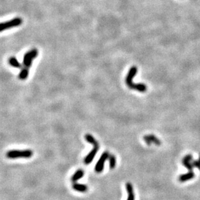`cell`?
<instances>
[{
  "mask_svg": "<svg viewBox=\"0 0 200 200\" xmlns=\"http://www.w3.org/2000/svg\"><path fill=\"white\" fill-rule=\"evenodd\" d=\"M28 75H29V69L24 68L23 67L19 74V79L20 80H24L25 79H27V78L28 77Z\"/></svg>",
  "mask_w": 200,
  "mask_h": 200,
  "instance_id": "obj_15",
  "label": "cell"
},
{
  "mask_svg": "<svg viewBox=\"0 0 200 200\" xmlns=\"http://www.w3.org/2000/svg\"><path fill=\"white\" fill-rule=\"evenodd\" d=\"M199 161L200 162V155H199Z\"/></svg>",
  "mask_w": 200,
  "mask_h": 200,
  "instance_id": "obj_18",
  "label": "cell"
},
{
  "mask_svg": "<svg viewBox=\"0 0 200 200\" xmlns=\"http://www.w3.org/2000/svg\"><path fill=\"white\" fill-rule=\"evenodd\" d=\"M73 188L75 191L80 192H85L88 191V187L84 184L74 183L73 184Z\"/></svg>",
  "mask_w": 200,
  "mask_h": 200,
  "instance_id": "obj_11",
  "label": "cell"
},
{
  "mask_svg": "<svg viewBox=\"0 0 200 200\" xmlns=\"http://www.w3.org/2000/svg\"><path fill=\"white\" fill-rule=\"evenodd\" d=\"M126 191L128 194L127 200H135V194L133 193V186L130 183H128L126 184Z\"/></svg>",
  "mask_w": 200,
  "mask_h": 200,
  "instance_id": "obj_10",
  "label": "cell"
},
{
  "mask_svg": "<svg viewBox=\"0 0 200 200\" xmlns=\"http://www.w3.org/2000/svg\"><path fill=\"white\" fill-rule=\"evenodd\" d=\"M193 161V157L191 154H188L184 156L182 160L183 165L189 171H192L194 166L191 161Z\"/></svg>",
  "mask_w": 200,
  "mask_h": 200,
  "instance_id": "obj_7",
  "label": "cell"
},
{
  "mask_svg": "<svg viewBox=\"0 0 200 200\" xmlns=\"http://www.w3.org/2000/svg\"><path fill=\"white\" fill-rule=\"evenodd\" d=\"M192 165L194 166V167H196L197 168H198L199 170H200V162L197 160H193L192 161Z\"/></svg>",
  "mask_w": 200,
  "mask_h": 200,
  "instance_id": "obj_17",
  "label": "cell"
},
{
  "mask_svg": "<svg viewBox=\"0 0 200 200\" xmlns=\"http://www.w3.org/2000/svg\"><path fill=\"white\" fill-rule=\"evenodd\" d=\"M109 161H110V167L111 169L114 168L116 165V158L114 155H110L109 156Z\"/></svg>",
  "mask_w": 200,
  "mask_h": 200,
  "instance_id": "obj_16",
  "label": "cell"
},
{
  "mask_svg": "<svg viewBox=\"0 0 200 200\" xmlns=\"http://www.w3.org/2000/svg\"><path fill=\"white\" fill-rule=\"evenodd\" d=\"M143 140L145 141V142L148 146L151 145L152 143L157 146H160L161 145V141L156 136L152 134L144 136L143 137Z\"/></svg>",
  "mask_w": 200,
  "mask_h": 200,
  "instance_id": "obj_6",
  "label": "cell"
},
{
  "mask_svg": "<svg viewBox=\"0 0 200 200\" xmlns=\"http://www.w3.org/2000/svg\"><path fill=\"white\" fill-rule=\"evenodd\" d=\"M85 139L88 142L91 143V144L93 145V146L99 147V143L97 142V141L95 140V138L93 136H92L91 135L89 134V133H87V134L85 135Z\"/></svg>",
  "mask_w": 200,
  "mask_h": 200,
  "instance_id": "obj_14",
  "label": "cell"
},
{
  "mask_svg": "<svg viewBox=\"0 0 200 200\" xmlns=\"http://www.w3.org/2000/svg\"><path fill=\"white\" fill-rule=\"evenodd\" d=\"M99 149V147H96V146H94L93 149L89 153V154L87 156L85 157V160H84V163L86 164V165H89V163H91L92 162V161L93 160V159L95 158L97 152H98Z\"/></svg>",
  "mask_w": 200,
  "mask_h": 200,
  "instance_id": "obj_8",
  "label": "cell"
},
{
  "mask_svg": "<svg viewBox=\"0 0 200 200\" xmlns=\"http://www.w3.org/2000/svg\"><path fill=\"white\" fill-rule=\"evenodd\" d=\"M22 22L23 21L22 18H13L12 19L9 20L8 22L2 23L1 24V26H0V30H1V31H3L5 30H7L12 27L19 26L20 25H22Z\"/></svg>",
  "mask_w": 200,
  "mask_h": 200,
  "instance_id": "obj_4",
  "label": "cell"
},
{
  "mask_svg": "<svg viewBox=\"0 0 200 200\" xmlns=\"http://www.w3.org/2000/svg\"><path fill=\"white\" fill-rule=\"evenodd\" d=\"M137 73V68L136 66H132L130 69L126 77V84L128 88L132 89H135L141 93H144L147 90V87L144 84H133L132 80L135 77Z\"/></svg>",
  "mask_w": 200,
  "mask_h": 200,
  "instance_id": "obj_1",
  "label": "cell"
},
{
  "mask_svg": "<svg viewBox=\"0 0 200 200\" xmlns=\"http://www.w3.org/2000/svg\"><path fill=\"white\" fill-rule=\"evenodd\" d=\"M38 54L37 49H33L25 54L23 60V65L24 68L29 69L32 65L33 60L37 57Z\"/></svg>",
  "mask_w": 200,
  "mask_h": 200,
  "instance_id": "obj_3",
  "label": "cell"
},
{
  "mask_svg": "<svg viewBox=\"0 0 200 200\" xmlns=\"http://www.w3.org/2000/svg\"><path fill=\"white\" fill-rule=\"evenodd\" d=\"M109 156H110V154L108 152H105L102 153L101 157L99 160L98 162L96 163L95 167V170L97 173H100L104 170V163L107 159L109 158Z\"/></svg>",
  "mask_w": 200,
  "mask_h": 200,
  "instance_id": "obj_5",
  "label": "cell"
},
{
  "mask_svg": "<svg viewBox=\"0 0 200 200\" xmlns=\"http://www.w3.org/2000/svg\"><path fill=\"white\" fill-rule=\"evenodd\" d=\"M84 175V170H82V169H79L77 171H76L73 176L71 177V181L73 182H76V181H78L79 179H81Z\"/></svg>",
  "mask_w": 200,
  "mask_h": 200,
  "instance_id": "obj_12",
  "label": "cell"
},
{
  "mask_svg": "<svg viewBox=\"0 0 200 200\" xmlns=\"http://www.w3.org/2000/svg\"><path fill=\"white\" fill-rule=\"evenodd\" d=\"M33 155L32 150H11L7 153V157L9 159L16 158H30Z\"/></svg>",
  "mask_w": 200,
  "mask_h": 200,
  "instance_id": "obj_2",
  "label": "cell"
},
{
  "mask_svg": "<svg viewBox=\"0 0 200 200\" xmlns=\"http://www.w3.org/2000/svg\"><path fill=\"white\" fill-rule=\"evenodd\" d=\"M194 177H195V174L194 173V172L189 171L187 173L181 174V175L179 176V181L181 183H183L188 180H191V179H193Z\"/></svg>",
  "mask_w": 200,
  "mask_h": 200,
  "instance_id": "obj_9",
  "label": "cell"
},
{
  "mask_svg": "<svg viewBox=\"0 0 200 200\" xmlns=\"http://www.w3.org/2000/svg\"><path fill=\"white\" fill-rule=\"evenodd\" d=\"M9 64L12 66L13 68H22V65L20 64L18 60L15 57H11L9 60Z\"/></svg>",
  "mask_w": 200,
  "mask_h": 200,
  "instance_id": "obj_13",
  "label": "cell"
}]
</instances>
